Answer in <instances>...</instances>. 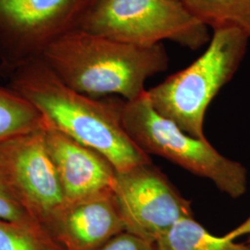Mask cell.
<instances>
[{"label": "cell", "instance_id": "6da1fadb", "mask_svg": "<svg viewBox=\"0 0 250 250\" xmlns=\"http://www.w3.org/2000/svg\"><path fill=\"white\" fill-rule=\"evenodd\" d=\"M8 77L9 86L36 107L45 124L103 155L117 172L152 162L125 131L124 99H96L72 89L41 58Z\"/></svg>", "mask_w": 250, "mask_h": 250}, {"label": "cell", "instance_id": "7a4b0ae2", "mask_svg": "<svg viewBox=\"0 0 250 250\" xmlns=\"http://www.w3.org/2000/svg\"><path fill=\"white\" fill-rule=\"evenodd\" d=\"M41 59L72 89L96 99H137L147 79L165 72L169 57L164 45L138 46L82 28L48 46Z\"/></svg>", "mask_w": 250, "mask_h": 250}, {"label": "cell", "instance_id": "3957f363", "mask_svg": "<svg viewBox=\"0 0 250 250\" xmlns=\"http://www.w3.org/2000/svg\"><path fill=\"white\" fill-rule=\"evenodd\" d=\"M249 40L237 28L213 30L208 48L194 62L146 90L154 108L187 134L205 139L207 109L238 70Z\"/></svg>", "mask_w": 250, "mask_h": 250}, {"label": "cell", "instance_id": "277c9868", "mask_svg": "<svg viewBox=\"0 0 250 250\" xmlns=\"http://www.w3.org/2000/svg\"><path fill=\"white\" fill-rule=\"evenodd\" d=\"M125 131L146 155H156L189 172L209 180L232 198L248 189V170L238 161L222 155L207 138L187 134L154 108L146 91L123 107Z\"/></svg>", "mask_w": 250, "mask_h": 250}, {"label": "cell", "instance_id": "5b68a950", "mask_svg": "<svg viewBox=\"0 0 250 250\" xmlns=\"http://www.w3.org/2000/svg\"><path fill=\"white\" fill-rule=\"evenodd\" d=\"M81 28L138 46L169 40L197 50L210 40L208 27L181 0H99Z\"/></svg>", "mask_w": 250, "mask_h": 250}, {"label": "cell", "instance_id": "8992f818", "mask_svg": "<svg viewBox=\"0 0 250 250\" xmlns=\"http://www.w3.org/2000/svg\"><path fill=\"white\" fill-rule=\"evenodd\" d=\"M99 0H0V75L42 57L79 29Z\"/></svg>", "mask_w": 250, "mask_h": 250}, {"label": "cell", "instance_id": "52a82bcc", "mask_svg": "<svg viewBox=\"0 0 250 250\" xmlns=\"http://www.w3.org/2000/svg\"><path fill=\"white\" fill-rule=\"evenodd\" d=\"M113 194L125 232L153 244L180 220L193 217L191 202L152 162L117 172Z\"/></svg>", "mask_w": 250, "mask_h": 250}, {"label": "cell", "instance_id": "ba28073f", "mask_svg": "<svg viewBox=\"0 0 250 250\" xmlns=\"http://www.w3.org/2000/svg\"><path fill=\"white\" fill-rule=\"evenodd\" d=\"M43 128L0 142V170L21 205L46 229L66 201Z\"/></svg>", "mask_w": 250, "mask_h": 250}, {"label": "cell", "instance_id": "9c48e42d", "mask_svg": "<svg viewBox=\"0 0 250 250\" xmlns=\"http://www.w3.org/2000/svg\"><path fill=\"white\" fill-rule=\"evenodd\" d=\"M43 133L66 204L113 191L117 170L103 155L45 123Z\"/></svg>", "mask_w": 250, "mask_h": 250}, {"label": "cell", "instance_id": "30bf717a", "mask_svg": "<svg viewBox=\"0 0 250 250\" xmlns=\"http://www.w3.org/2000/svg\"><path fill=\"white\" fill-rule=\"evenodd\" d=\"M46 230L64 250H94L125 228L112 191L66 204Z\"/></svg>", "mask_w": 250, "mask_h": 250}, {"label": "cell", "instance_id": "8fae6325", "mask_svg": "<svg viewBox=\"0 0 250 250\" xmlns=\"http://www.w3.org/2000/svg\"><path fill=\"white\" fill-rule=\"evenodd\" d=\"M157 250H250L247 244L215 236L194 217L180 220L155 244Z\"/></svg>", "mask_w": 250, "mask_h": 250}, {"label": "cell", "instance_id": "7c38bea8", "mask_svg": "<svg viewBox=\"0 0 250 250\" xmlns=\"http://www.w3.org/2000/svg\"><path fill=\"white\" fill-rule=\"evenodd\" d=\"M188 10L212 30L233 27L250 38V0H182Z\"/></svg>", "mask_w": 250, "mask_h": 250}, {"label": "cell", "instance_id": "4fadbf2b", "mask_svg": "<svg viewBox=\"0 0 250 250\" xmlns=\"http://www.w3.org/2000/svg\"><path fill=\"white\" fill-rule=\"evenodd\" d=\"M45 126L44 118L12 87L0 84V142Z\"/></svg>", "mask_w": 250, "mask_h": 250}, {"label": "cell", "instance_id": "5bb4252c", "mask_svg": "<svg viewBox=\"0 0 250 250\" xmlns=\"http://www.w3.org/2000/svg\"><path fill=\"white\" fill-rule=\"evenodd\" d=\"M0 250H64L41 224L0 220Z\"/></svg>", "mask_w": 250, "mask_h": 250}, {"label": "cell", "instance_id": "9a60e30c", "mask_svg": "<svg viewBox=\"0 0 250 250\" xmlns=\"http://www.w3.org/2000/svg\"><path fill=\"white\" fill-rule=\"evenodd\" d=\"M0 220L22 224H40L29 214L0 170Z\"/></svg>", "mask_w": 250, "mask_h": 250}, {"label": "cell", "instance_id": "2e32d148", "mask_svg": "<svg viewBox=\"0 0 250 250\" xmlns=\"http://www.w3.org/2000/svg\"><path fill=\"white\" fill-rule=\"evenodd\" d=\"M94 250H157L155 244L128 232L118 233Z\"/></svg>", "mask_w": 250, "mask_h": 250}, {"label": "cell", "instance_id": "e0dca14e", "mask_svg": "<svg viewBox=\"0 0 250 250\" xmlns=\"http://www.w3.org/2000/svg\"><path fill=\"white\" fill-rule=\"evenodd\" d=\"M244 235H250V216L241 224H239L237 227H235L230 232L224 234V237L229 240L235 241V239L242 237Z\"/></svg>", "mask_w": 250, "mask_h": 250}, {"label": "cell", "instance_id": "ac0fdd59", "mask_svg": "<svg viewBox=\"0 0 250 250\" xmlns=\"http://www.w3.org/2000/svg\"><path fill=\"white\" fill-rule=\"evenodd\" d=\"M248 245H249V246H250V239H249V240H248Z\"/></svg>", "mask_w": 250, "mask_h": 250}, {"label": "cell", "instance_id": "d6986e66", "mask_svg": "<svg viewBox=\"0 0 250 250\" xmlns=\"http://www.w3.org/2000/svg\"><path fill=\"white\" fill-rule=\"evenodd\" d=\"M181 1H182V0H181Z\"/></svg>", "mask_w": 250, "mask_h": 250}]
</instances>
